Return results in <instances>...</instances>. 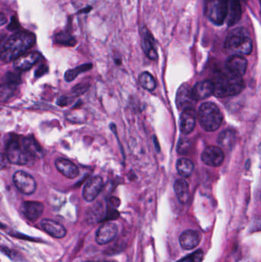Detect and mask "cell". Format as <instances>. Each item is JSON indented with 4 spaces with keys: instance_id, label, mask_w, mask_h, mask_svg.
<instances>
[{
    "instance_id": "obj_24",
    "label": "cell",
    "mask_w": 261,
    "mask_h": 262,
    "mask_svg": "<svg viewBox=\"0 0 261 262\" xmlns=\"http://www.w3.org/2000/svg\"><path fill=\"white\" fill-rule=\"evenodd\" d=\"M237 136L235 130H223V132L219 134L217 137V143L225 149H232L236 143Z\"/></svg>"
},
{
    "instance_id": "obj_2",
    "label": "cell",
    "mask_w": 261,
    "mask_h": 262,
    "mask_svg": "<svg viewBox=\"0 0 261 262\" xmlns=\"http://www.w3.org/2000/svg\"><path fill=\"white\" fill-rule=\"evenodd\" d=\"M214 94L217 97L237 95L244 89V81L241 76L232 73H220L212 81Z\"/></svg>"
},
{
    "instance_id": "obj_21",
    "label": "cell",
    "mask_w": 261,
    "mask_h": 262,
    "mask_svg": "<svg viewBox=\"0 0 261 262\" xmlns=\"http://www.w3.org/2000/svg\"><path fill=\"white\" fill-rule=\"evenodd\" d=\"M40 224H41L43 230H45L52 237L56 238V239H62L67 234L65 228L58 221L45 218V219L42 220Z\"/></svg>"
},
{
    "instance_id": "obj_15",
    "label": "cell",
    "mask_w": 261,
    "mask_h": 262,
    "mask_svg": "<svg viewBox=\"0 0 261 262\" xmlns=\"http://www.w3.org/2000/svg\"><path fill=\"white\" fill-rule=\"evenodd\" d=\"M42 58L43 56L40 52H31L24 54L14 61L15 68L19 71H28Z\"/></svg>"
},
{
    "instance_id": "obj_29",
    "label": "cell",
    "mask_w": 261,
    "mask_h": 262,
    "mask_svg": "<svg viewBox=\"0 0 261 262\" xmlns=\"http://www.w3.org/2000/svg\"><path fill=\"white\" fill-rule=\"evenodd\" d=\"M203 256V251L199 249L177 262H202Z\"/></svg>"
},
{
    "instance_id": "obj_32",
    "label": "cell",
    "mask_w": 261,
    "mask_h": 262,
    "mask_svg": "<svg viewBox=\"0 0 261 262\" xmlns=\"http://www.w3.org/2000/svg\"><path fill=\"white\" fill-rule=\"evenodd\" d=\"M48 71H49V68H48L46 65H45V64H43V65H40V66L39 67L38 69L36 70L35 73H34V76H35L36 78L42 77V76L46 74Z\"/></svg>"
},
{
    "instance_id": "obj_12",
    "label": "cell",
    "mask_w": 261,
    "mask_h": 262,
    "mask_svg": "<svg viewBox=\"0 0 261 262\" xmlns=\"http://www.w3.org/2000/svg\"><path fill=\"white\" fill-rule=\"evenodd\" d=\"M118 234V226L115 223L107 221L102 224L97 233H96V241L100 245H106L116 237Z\"/></svg>"
},
{
    "instance_id": "obj_33",
    "label": "cell",
    "mask_w": 261,
    "mask_h": 262,
    "mask_svg": "<svg viewBox=\"0 0 261 262\" xmlns=\"http://www.w3.org/2000/svg\"><path fill=\"white\" fill-rule=\"evenodd\" d=\"M19 28V23L17 19L15 17L12 18L11 22L9 25L8 28L10 31H14V30L18 29Z\"/></svg>"
},
{
    "instance_id": "obj_5",
    "label": "cell",
    "mask_w": 261,
    "mask_h": 262,
    "mask_svg": "<svg viewBox=\"0 0 261 262\" xmlns=\"http://www.w3.org/2000/svg\"><path fill=\"white\" fill-rule=\"evenodd\" d=\"M6 154L7 160L16 165H28L35 160L28 154L22 140L19 141V137H11L9 140L6 146Z\"/></svg>"
},
{
    "instance_id": "obj_17",
    "label": "cell",
    "mask_w": 261,
    "mask_h": 262,
    "mask_svg": "<svg viewBox=\"0 0 261 262\" xmlns=\"http://www.w3.org/2000/svg\"><path fill=\"white\" fill-rule=\"evenodd\" d=\"M196 110L194 108H188L182 110L180 116V130L184 134H190L194 130L196 124Z\"/></svg>"
},
{
    "instance_id": "obj_14",
    "label": "cell",
    "mask_w": 261,
    "mask_h": 262,
    "mask_svg": "<svg viewBox=\"0 0 261 262\" xmlns=\"http://www.w3.org/2000/svg\"><path fill=\"white\" fill-rule=\"evenodd\" d=\"M21 212L29 221H36L43 215L44 206L40 202L27 201L21 205Z\"/></svg>"
},
{
    "instance_id": "obj_10",
    "label": "cell",
    "mask_w": 261,
    "mask_h": 262,
    "mask_svg": "<svg viewBox=\"0 0 261 262\" xmlns=\"http://www.w3.org/2000/svg\"><path fill=\"white\" fill-rule=\"evenodd\" d=\"M140 34L141 46H142V50L145 52V55L153 61L158 59L155 40H154L151 31H148V28L143 27L141 28Z\"/></svg>"
},
{
    "instance_id": "obj_6",
    "label": "cell",
    "mask_w": 261,
    "mask_h": 262,
    "mask_svg": "<svg viewBox=\"0 0 261 262\" xmlns=\"http://www.w3.org/2000/svg\"><path fill=\"white\" fill-rule=\"evenodd\" d=\"M229 13L228 0H205V14L211 22L221 25L226 22Z\"/></svg>"
},
{
    "instance_id": "obj_11",
    "label": "cell",
    "mask_w": 261,
    "mask_h": 262,
    "mask_svg": "<svg viewBox=\"0 0 261 262\" xmlns=\"http://www.w3.org/2000/svg\"><path fill=\"white\" fill-rule=\"evenodd\" d=\"M103 188V178L95 176L90 179L83 189V198L87 202H92L97 198Z\"/></svg>"
},
{
    "instance_id": "obj_27",
    "label": "cell",
    "mask_w": 261,
    "mask_h": 262,
    "mask_svg": "<svg viewBox=\"0 0 261 262\" xmlns=\"http://www.w3.org/2000/svg\"><path fill=\"white\" fill-rule=\"evenodd\" d=\"M139 81L141 86L147 91H153L157 87V82L154 76L147 71H144L139 76Z\"/></svg>"
},
{
    "instance_id": "obj_28",
    "label": "cell",
    "mask_w": 261,
    "mask_h": 262,
    "mask_svg": "<svg viewBox=\"0 0 261 262\" xmlns=\"http://www.w3.org/2000/svg\"><path fill=\"white\" fill-rule=\"evenodd\" d=\"M55 43L64 46H74L77 43L74 37L67 31H61L55 35Z\"/></svg>"
},
{
    "instance_id": "obj_22",
    "label": "cell",
    "mask_w": 261,
    "mask_h": 262,
    "mask_svg": "<svg viewBox=\"0 0 261 262\" xmlns=\"http://www.w3.org/2000/svg\"><path fill=\"white\" fill-rule=\"evenodd\" d=\"M229 1V13H228L226 24L229 26L236 24L241 19L242 10L239 0H228Z\"/></svg>"
},
{
    "instance_id": "obj_20",
    "label": "cell",
    "mask_w": 261,
    "mask_h": 262,
    "mask_svg": "<svg viewBox=\"0 0 261 262\" xmlns=\"http://www.w3.org/2000/svg\"><path fill=\"white\" fill-rule=\"evenodd\" d=\"M193 90V97L196 101L205 100L214 94V85L212 81L205 80L196 84Z\"/></svg>"
},
{
    "instance_id": "obj_16",
    "label": "cell",
    "mask_w": 261,
    "mask_h": 262,
    "mask_svg": "<svg viewBox=\"0 0 261 262\" xmlns=\"http://www.w3.org/2000/svg\"><path fill=\"white\" fill-rule=\"evenodd\" d=\"M226 66L229 72L242 77L247 71V61L242 55H232L226 61Z\"/></svg>"
},
{
    "instance_id": "obj_26",
    "label": "cell",
    "mask_w": 261,
    "mask_h": 262,
    "mask_svg": "<svg viewBox=\"0 0 261 262\" xmlns=\"http://www.w3.org/2000/svg\"><path fill=\"white\" fill-rule=\"evenodd\" d=\"M92 68V64L88 63V64H82V65L73 68V69L68 70L64 74V80L67 82H72V81L74 80L79 76V74L85 72V71H89Z\"/></svg>"
},
{
    "instance_id": "obj_19",
    "label": "cell",
    "mask_w": 261,
    "mask_h": 262,
    "mask_svg": "<svg viewBox=\"0 0 261 262\" xmlns=\"http://www.w3.org/2000/svg\"><path fill=\"white\" fill-rule=\"evenodd\" d=\"M202 236L196 230H186L179 237V243L184 250H192L200 243Z\"/></svg>"
},
{
    "instance_id": "obj_7",
    "label": "cell",
    "mask_w": 261,
    "mask_h": 262,
    "mask_svg": "<svg viewBox=\"0 0 261 262\" xmlns=\"http://www.w3.org/2000/svg\"><path fill=\"white\" fill-rule=\"evenodd\" d=\"M13 182L15 186L25 195L33 194L36 190V182L34 178L26 172H16L13 175Z\"/></svg>"
},
{
    "instance_id": "obj_23",
    "label": "cell",
    "mask_w": 261,
    "mask_h": 262,
    "mask_svg": "<svg viewBox=\"0 0 261 262\" xmlns=\"http://www.w3.org/2000/svg\"><path fill=\"white\" fill-rule=\"evenodd\" d=\"M174 190L178 201L181 204H186L190 200V186L184 179H178L174 183Z\"/></svg>"
},
{
    "instance_id": "obj_18",
    "label": "cell",
    "mask_w": 261,
    "mask_h": 262,
    "mask_svg": "<svg viewBox=\"0 0 261 262\" xmlns=\"http://www.w3.org/2000/svg\"><path fill=\"white\" fill-rule=\"evenodd\" d=\"M57 170L68 179H76L79 175V170L74 163L64 158H58L55 160Z\"/></svg>"
},
{
    "instance_id": "obj_25",
    "label": "cell",
    "mask_w": 261,
    "mask_h": 262,
    "mask_svg": "<svg viewBox=\"0 0 261 262\" xmlns=\"http://www.w3.org/2000/svg\"><path fill=\"white\" fill-rule=\"evenodd\" d=\"M194 163L189 159L181 158L177 161V171L182 177L191 176L194 171Z\"/></svg>"
},
{
    "instance_id": "obj_9",
    "label": "cell",
    "mask_w": 261,
    "mask_h": 262,
    "mask_svg": "<svg viewBox=\"0 0 261 262\" xmlns=\"http://www.w3.org/2000/svg\"><path fill=\"white\" fill-rule=\"evenodd\" d=\"M202 160L206 165L217 167L223 163L225 154L223 151L218 146H207L202 153Z\"/></svg>"
},
{
    "instance_id": "obj_4",
    "label": "cell",
    "mask_w": 261,
    "mask_h": 262,
    "mask_svg": "<svg viewBox=\"0 0 261 262\" xmlns=\"http://www.w3.org/2000/svg\"><path fill=\"white\" fill-rule=\"evenodd\" d=\"M198 118L204 130L213 132L221 125L223 115L220 108L215 104L205 102L199 107Z\"/></svg>"
},
{
    "instance_id": "obj_36",
    "label": "cell",
    "mask_w": 261,
    "mask_h": 262,
    "mask_svg": "<svg viewBox=\"0 0 261 262\" xmlns=\"http://www.w3.org/2000/svg\"><path fill=\"white\" fill-rule=\"evenodd\" d=\"M7 17H6V16L5 15H4V13H1V14H0V24H1V25H5L6 22H7Z\"/></svg>"
},
{
    "instance_id": "obj_34",
    "label": "cell",
    "mask_w": 261,
    "mask_h": 262,
    "mask_svg": "<svg viewBox=\"0 0 261 262\" xmlns=\"http://www.w3.org/2000/svg\"><path fill=\"white\" fill-rule=\"evenodd\" d=\"M70 98L68 97H60L58 101V104L60 106L68 105L70 102Z\"/></svg>"
},
{
    "instance_id": "obj_35",
    "label": "cell",
    "mask_w": 261,
    "mask_h": 262,
    "mask_svg": "<svg viewBox=\"0 0 261 262\" xmlns=\"http://www.w3.org/2000/svg\"><path fill=\"white\" fill-rule=\"evenodd\" d=\"M254 229H258L261 230V217H259L257 219H256L254 223Z\"/></svg>"
},
{
    "instance_id": "obj_8",
    "label": "cell",
    "mask_w": 261,
    "mask_h": 262,
    "mask_svg": "<svg viewBox=\"0 0 261 262\" xmlns=\"http://www.w3.org/2000/svg\"><path fill=\"white\" fill-rule=\"evenodd\" d=\"M196 102L197 101L193 97V90L190 85L187 84L181 85L177 91L175 98V103L178 110L182 111L185 109L194 108Z\"/></svg>"
},
{
    "instance_id": "obj_30",
    "label": "cell",
    "mask_w": 261,
    "mask_h": 262,
    "mask_svg": "<svg viewBox=\"0 0 261 262\" xmlns=\"http://www.w3.org/2000/svg\"><path fill=\"white\" fill-rule=\"evenodd\" d=\"M90 85L87 83L79 84L76 86L73 87L72 89V94L74 96H80L85 94L89 89Z\"/></svg>"
},
{
    "instance_id": "obj_31",
    "label": "cell",
    "mask_w": 261,
    "mask_h": 262,
    "mask_svg": "<svg viewBox=\"0 0 261 262\" xmlns=\"http://www.w3.org/2000/svg\"><path fill=\"white\" fill-rule=\"evenodd\" d=\"M190 143L189 140H179L178 144V154H184L188 152L189 149H190Z\"/></svg>"
},
{
    "instance_id": "obj_1",
    "label": "cell",
    "mask_w": 261,
    "mask_h": 262,
    "mask_svg": "<svg viewBox=\"0 0 261 262\" xmlns=\"http://www.w3.org/2000/svg\"><path fill=\"white\" fill-rule=\"evenodd\" d=\"M34 34L28 31H19L3 43L0 58L5 63L16 61L35 44Z\"/></svg>"
},
{
    "instance_id": "obj_3",
    "label": "cell",
    "mask_w": 261,
    "mask_h": 262,
    "mask_svg": "<svg viewBox=\"0 0 261 262\" xmlns=\"http://www.w3.org/2000/svg\"><path fill=\"white\" fill-rule=\"evenodd\" d=\"M225 49L232 55H250L253 49V42L247 30L240 27L232 30L228 35Z\"/></svg>"
},
{
    "instance_id": "obj_13",
    "label": "cell",
    "mask_w": 261,
    "mask_h": 262,
    "mask_svg": "<svg viewBox=\"0 0 261 262\" xmlns=\"http://www.w3.org/2000/svg\"><path fill=\"white\" fill-rule=\"evenodd\" d=\"M20 82L21 79L19 74L13 72H8L5 74L1 86V99L3 101L11 97Z\"/></svg>"
}]
</instances>
